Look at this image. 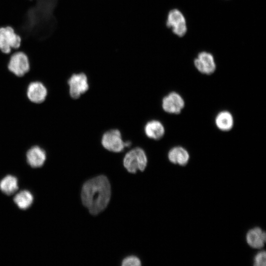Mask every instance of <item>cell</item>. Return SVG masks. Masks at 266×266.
Returning <instances> with one entry per match:
<instances>
[{
  "label": "cell",
  "instance_id": "obj_5",
  "mask_svg": "<svg viewBox=\"0 0 266 266\" xmlns=\"http://www.w3.org/2000/svg\"><path fill=\"white\" fill-rule=\"evenodd\" d=\"M8 70L17 76L22 77L30 70V63L27 55L21 51L10 54L7 63Z\"/></svg>",
  "mask_w": 266,
  "mask_h": 266
},
{
  "label": "cell",
  "instance_id": "obj_8",
  "mask_svg": "<svg viewBox=\"0 0 266 266\" xmlns=\"http://www.w3.org/2000/svg\"><path fill=\"white\" fill-rule=\"evenodd\" d=\"M185 102L183 97L176 92H171L165 96L162 100V107L166 112L178 114L184 109Z\"/></svg>",
  "mask_w": 266,
  "mask_h": 266
},
{
  "label": "cell",
  "instance_id": "obj_11",
  "mask_svg": "<svg viewBox=\"0 0 266 266\" xmlns=\"http://www.w3.org/2000/svg\"><path fill=\"white\" fill-rule=\"evenodd\" d=\"M167 157L171 163L184 166L188 164L190 160V154L183 147L176 146L169 150Z\"/></svg>",
  "mask_w": 266,
  "mask_h": 266
},
{
  "label": "cell",
  "instance_id": "obj_7",
  "mask_svg": "<svg viewBox=\"0 0 266 266\" xmlns=\"http://www.w3.org/2000/svg\"><path fill=\"white\" fill-rule=\"evenodd\" d=\"M69 95L74 99H78L89 88L87 76L84 72L72 74L67 81Z\"/></svg>",
  "mask_w": 266,
  "mask_h": 266
},
{
  "label": "cell",
  "instance_id": "obj_1",
  "mask_svg": "<svg viewBox=\"0 0 266 266\" xmlns=\"http://www.w3.org/2000/svg\"><path fill=\"white\" fill-rule=\"evenodd\" d=\"M111 194L109 180L104 175H99L83 184L81 193L82 203L91 214L96 215L107 207Z\"/></svg>",
  "mask_w": 266,
  "mask_h": 266
},
{
  "label": "cell",
  "instance_id": "obj_16",
  "mask_svg": "<svg viewBox=\"0 0 266 266\" xmlns=\"http://www.w3.org/2000/svg\"><path fill=\"white\" fill-rule=\"evenodd\" d=\"M18 180L17 177L8 175L0 181V189L4 194L10 196L18 189Z\"/></svg>",
  "mask_w": 266,
  "mask_h": 266
},
{
  "label": "cell",
  "instance_id": "obj_2",
  "mask_svg": "<svg viewBox=\"0 0 266 266\" xmlns=\"http://www.w3.org/2000/svg\"><path fill=\"white\" fill-rule=\"evenodd\" d=\"M147 163L146 154L140 147L131 149L126 154L123 159L124 167L131 173H135L137 170L144 171Z\"/></svg>",
  "mask_w": 266,
  "mask_h": 266
},
{
  "label": "cell",
  "instance_id": "obj_10",
  "mask_svg": "<svg viewBox=\"0 0 266 266\" xmlns=\"http://www.w3.org/2000/svg\"><path fill=\"white\" fill-rule=\"evenodd\" d=\"M246 242L252 248L260 249L266 242V234L265 231L259 227L250 230L246 234Z\"/></svg>",
  "mask_w": 266,
  "mask_h": 266
},
{
  "label": "cell",
  "instance_id": "obj_19",
  "mask_svg": "<svg viewBox=\"0 0 266 266\" xmlns=\"http://www.w3.org/2000/svg\"><path fill=\"white\" fill-rule=\"evenodd\" d=\"M266 251H261L255 256L254 259V266H265L266 262Z\"/></svg>",
  "mask_w": 266,
  "mask_h": 266
},
{
  "label": "cell",
  "instance_id": "obj_9",
  "mask_svg": "<svg viewBox=\"0 0 266 266\" xmlns=\"http://www.w3.org/2000/svg\"><path fill=\"white\" fill-rule=\"evenodd\" d=\"M196 69L201 73L211 75L216 68V65L213 56L210 53L202 51L198 54L194 61Z\"/></svg>",
  "mask_w": 266,
  "mask_h": 266
},
{
  "label": "cell",
  "instance_id": "obj_12",
  "mask_svg": "<svg viewBox=\"0 0 266 266\" xmlns=\"http://www.w3.org/2000/svg\"><path fill=\"white\" fill-rule=\"evenodd\" d=\"M47 90L43 84L39 82H33L30 84L27 89L29 99L34 103L43 102L47 96Z\"/></svg>",
  "mask_w": 266,
  "mask_h": 266
},
{
  "label": "cell",
  "instance_id": "obj_17",
  "mask_svg": "<svg viewBox=\"0 0 266 266\" xmlns=\"http://www.w3.org/2000/svg\"><path fill=\"white\" fill-rule=\"evenodd\" d=\"M13 201L19 208L25 210L33 204V197L30 191L23 190L15 196Z\"/></svg>",
  "mask_w": 266,
  "mask_h": 266
},
{
  "label": "cell",
  "instance_id": "obj_6",
  "mask_svg": "<svg viewBox=\"0 0 266 266\" xmlns=\"http://www.w3.org/2000/svg\"><path fill=\"white\" fill-rule=\"evenodd\" d=\"M166 26L172 33L179 37L183 36L187 33L186 21L182 13L177 9L170 10L167 16Z\"/></svg>",
  "mask_w": 266,
  "mask_h": 266
},
{
  "label": "cell",
  "instance_id": "obj_18",
  "mask_svg": "<svg viewBox=\"0 0 266 266\" xmlns=\"http://www.w3.org/2000/svg\"><path fill=\"white\" fill-rule=\"evenodd\" d=\"M140 265V260L134 256H130L124 258L122 263L123 266H139Z\"/></svg>",
  "mask_w": 266,
  "mask_h": 266
},
{
  "label": "cell",
  "instance_id": "obj_15",
  "mask_svg": "<svg viewBox=\"0 0 266 266\" xmlns=\"http://www.w3.org/2000/svg\"><path fill=\"white\" fill-rule=\"evenodd\" d=\"M216 127L221 131H230L234 126L233 115L228 110H222L218 113L215 118Z\"/></svg>",
  "mask_w": 266,
  "mask_h": 266
},
{
  "label": "cell",
  "instance_id": "obj_14",
  "mask_svg": "<svg viewBox=\"0 0 266 266\" xmlns=\"http://www.w3.org/2000/svg\"><path fill=\"white\" fill-rule=\"evenodd\" d=\"M145 135L149 138L160 140L165 135V128L159 120H152L146 123L144 128Z\"/></svg>",
  "mask_w": 266,
  "mask_h": 266
},
{
  "label": "cell",
  "instance_id": "obj_3",
  "mask_svg": "<svg viewBox=\"0 0 266 266\" xmlns=\"http://www.w3.org/2000/svg\"><path fill=\"white\" fill-rule=\"evenodd\" d=\"M21 37L11 26L0 27V51L9 54L20 47Z\"/></svg>",
  "mask_w": 266,
  "mask_h": 266
},
{
  "label": "cell",
  "instance_id": "obj_13",
  "mask_svg": "<svg viewBox=\"0 0 266 266\" xmlns=\"http://www.w3.org/2000/svg\"><path fill=\"white\" fill-rule=\"evenodd\" d=\"M26 157L28 164L32 167L37 168L43 165L46 156L45 152L42 148L35 146L28 151Z\"/></svg>",
  "mask_w": 266,
  "mask_h": 266
},
{
  "label": "cell",
  "instance_id": "obj_4",
  "mask_svg": "<svg viewBox=\"0 0 266 266\" xmlns=\"http://www.w3.org/2000/svg\"><path fill=\"white\" fill-rule=\"evenodd\" d=\"M101 143L106 150L115 153L123 151L125 148L132 144L130 141L123 140L120 131L117 129H111L105 132L102 136Z\"/></svg>",
  "mask_w": 266,
  "mask_h": 266
}]
</instances>
